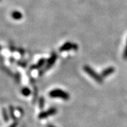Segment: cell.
Instances as JSON below:
<instances>
[{
    "label": "cell",
    "instance_id": "1",
    "mask_svg": "<svg viewBox=\"0 0 127 127\" xmlns=\"http://www.w3.org/2000/svg\"><path fill=\"white\" fill-rule=\"evenodd\" d=\"M49 95L52 98H60L64 100H67L70 97L69 94L67 92L60 89H54L49 92Z\"/></svg>",
    "mask_w": 127,
    "mask_h": 127
},
{
    "label": "cell",
    "instance_id": "2",
    "mask_svg": "<svg viewBox=\"0 0 127 127\" xmlns=\"http://www.w3.org/2000/svg\"><path fill=\"white\" fill-rule=\"evenodd\" d=\"M57 55L55 53H53L51 57H49V59L46 61V63L45 64V66L42 69H41L40 71L39 72V75H42L45 72L49 70L51 67H52L54 65L55 62L57 61Z\"/></svg>",
    "mask_w": 127,
    "mask_h": 127
},
{
    "label": "cell",
    "instance_id": "3",
    "mask_svg": "<svg viewBox=\"0 0 127 127\" xmlns=\"http://www.w3.org/2000/svg\"><path fill=\"white\" fill-rule=\"evenodd\" d=\"M84 70L89 76H90L92 79L95 80L96 82H99V83H101L102 82L103 79H102V76L99 75L97 72L95 71L94 69H93L92 67H90L89 65H84Z\"/></svg>",
    "mask_w": 127,
    "mask_h": 127
},
{
    "label": "cell",
    "instance_id": "4",
    "mask_svg": "<svg viewBox=\"0 0 127 127\" xmlns=\"http://www.w3.org/2000/svg\"><path fill=\"white\" fill-rule=\"evenodd\" d=\"M78 49V45L73 42H65V44H64L63 45L60 47L59 51L60 52L67 51L70 50H77Z\"/></svg>",
    "mask_w": 127,
    "mask_h": 127
},
{
    "label": "cell",
    "instance_id": "5",
    "mask_svg": "<svg viewBox=\"0 0 127 127\" xmlns=\"http://www.w3.org/2000/svg\"><path fill=\"white\" fill-rule=\"evenodd\" d=\"M57 109L55 108H51L48 109L47 110L42 112V113H40L39 114V118L40 119H44V118H46V117L53 115L54 114H55L57 113Z\"/></svg>",
    "mask_w": 127,
    "mask_h": 127
},
{
    "label": "cell",
    "instance_id": "6",
    "mask_svg": "<svg viewBox=\"0 0 127 127\" xmlns=\"http://www.w3.org/2000/svg\"><path fill=\"white\" fill-rule=\"evenodd\" d=\"M114 71H115V68L114 67H107V68H106L105 69H104L102 71L100 75L102 76V77L104 78V77H106L112 75Z\"/></svg>",
    "mask_w": 127,
    "mask_h": 127
},
{
    "label": "cell",
    "instance_id": "7",
    "mask_svg": "<svg viewBox=\"0 0 127 127\" xmlns=\"http://www.w3.org/2000/svg\"><path fill=\"white\" fill-rule=\"evenodd\" d=\"M46 63V60L44 58L40 59L38 60V62H37V64H34V65H32L31 69H40Z\"/></svg>",
    "mask_w": 127,
    "mask_h": 127
},
{
    "label": "cell",
    "instance_id": "8",
    "mask_svg": "<svg viewBox=\"0 0 127 127\" xmlns=\"http://www.w3.org/2000/svg\"><path fill=\"white\" fill-rule=\"evenodd\" d=\"M11 16H12V18L14 19V20H21L22 18V14L19 11H13L12 13L11 14Z\"/></svg>",
    "mask_w": 127,
    "mask_h": 127
},
{
    "label": "cell",
    "instance_id": "9",
    "mask_svg": "<svg viewBox=\"0 0 127 127\" xmlns=\"http://www.w3.org/2000/svg\"><path fill=\"white\" fill-rule=\"evenodd\" d=\"M31 92L30 89L29 88L27 87H24L22 88V94L24 95V96H29L30 95Z\"/></svg>",
    "mask_w": 127,
    "mask_h": 127
},
{
    "label": "cell",
    "instance_id": "10",
    "mask_svg": "<svg viewBox=\"0 0 127 127\" xmlns=\"http://www.w3.org/2000/svg\"><path fill=\"white\" fill-rule=\"evenodd\" d=\"M44 104H45V100H44V97H41L39 100V106L40 108H43L44 106Z\"/></svg>",
    "mask_w": 127,
    "mask_h": 127
},
{
    "label": "cell",
    "instance_id": "11",
    "mask_svg": "<svg viewBox=\"0 0 127 127\" xmlns=\"http://www.w3.org/2000/svg\"><path fill=\"white\" fill-rule=\"evenodd\" d=\"M123 59L125 60H127V44H126L125 49L124 50L123 52Z\"/></svg>",
    "mask_w": 127,
    "mask_h": 127
},
{
    "label": "cell",
    "instance_id": "12",
    "mask_svg": "<svg viewBox=\"0 0 127 127\" xmlns=\"http://www.w3.org/2000/svg\"><path fill=\"white\" fill-rule=\"evenodd\" d=\"M3 115L4 119L6 120V121H7V120H8V115H7V110H6L5 109H3Z\"/></svg>",
    "mask_w": 127,
    "mask_h": 127
},
{
    "label": "cell",
    "instance_id": "13",
    "mask_svg": "<svg viewBox=\"0 0 127 127\" xmlns=\"http://www.w3.org/2000/svg\"><path fill=\"white\" fill-rule=\"evenodd\" d=\"M1 46H0V50H1Z\"/></svg>",
    "mask_w": 127,
    "mask_h": 127
}]
</instances>
